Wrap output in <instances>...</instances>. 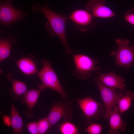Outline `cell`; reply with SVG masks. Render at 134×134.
<instances>
[{"instance_id": "6da1fadb", "label": "cell", "mask_w": 134, "mask_h": 134, "mask_svg": "<svg viewBox=\"0 0 134 134\" xmlns=\"http://www.w3.org/2000/svg\"><path fill=\"white\" fill-rule=\"evenodd\" d=\"M47 2L43 6L36 3L32 5L31 7L34 12L39 10L43 13L48 21L45 26L50 35L52 36L57 35L60 40L66 53L67 54L72 53V50L67 44L66 34L65 25L68 17L54 12L49 8Z\"/></svg>"}, {"instance_id": "7a4b0ae2", "label": "cell", "mask_w": 134, "mask_h": 134, "mask_svg": "<svg viewBox=\"0 0 134 134\" xmlns=\"http://www.w3.org/2000/svg\"><path fill=\"white\" fill-rule=\"evenodd\" d=\"M43 67L37 75L42 82L38 86V89L41 91L46 88L51 89L58 93L64 101H67L68 93L65 91L60 83L57 76L52 68L49 61L43 60Z\"/></svg>"}, {"instance_id": "3957f363", "label": "cell", "mask_w": 134, "mask_h": 134, "mask_svg": "<svg viewBox=\"0 0 134 134\" xmlns=\"http://www.w3.org/2000/svg\"><path fill=\"white\" fill-rule=\"evenodd\" d=\"M73 53L75 67L72 72L73 76L79 79L85 80L93 72L97 74L100 73V68L97 66L99 61L98 58H91L83 54Z\"/></svg>"}, {"instance_id": "277c9868", "label": "cell", "mask_w": 134, "mask_h": 134, "mask_svg": "<svg viewBox=\"0 0 134 134\" xmlns=\"http://www.w3.org/2000/svg\"><path fill=\"white\" fill-rule=\"evenodd\" d=\"M115 42L117 50L111 51L110 55L115 58V66L124 67L126 70L131 67L134 62V44L129 46L130 41L122 38H117Z\"/></svg>"}, {"instance_id": "5b68a950", "label": "cell", "mask_w": 134, "mask_h": 134, "mask_svg": "<svg viewBox=\"0 0 134 134\" xmlns=\"http://www.w3.org/2000/svg\"><path fill=\"white\" fill-rule=\"evenodd\" d=\"M76 101L84 115L85 119L84 124L86 127L93 123L91 121L92 118L99 120L105 113L102 104L90 97H87L82 99H76Z\"/></svg>"}, {"instance_id": "8992f818", "label": "cell", "mask_w": 134, "mask_h": 134, "mask_svg": "<svg viewBox=\"0 0 134 134\" xmlns=\"http://www.w3.org/2000/svg\"><path fill=\"white\" fill-rule=\"evenodd\" d=\"M94 79L99 90L103 103L105 111L104 119H109L113 108L124 94L123 92L117 93L116 89L106 86L94 78Z\"/></svg>"}, {"instance_id": "52a82bcc", "label": "cell", "mask_w": 134, "mask_h": 134, "mask_svg": "<svg viewBox=\"0 0 134 134\" xmlns=\"http://www.w3.org/2000/svg\"><path fill=\"white\" fill-rule=\"evenodd\" d=\"M72 104L70 101H61L53 105L47 116L50 124V129L62 119L66 121H70L72 120L73 117Z\"/></svg>"}, {"instance_id": "ba28073f", "label": "cell", "mask_w": 134, "mask_h": 134, "mask_svg": "<svg viewBox=\"0 0 134 134\" xmlns=\"http://www.w3.org/2000/svg\"><path fill=\"white\" fill-rule=\"evenodd\" d=\"M12 0H4L0 2V22L4 26H9L17 21L24 19L26 14L20 9L14 7Z\"/></svg>"}, {"instance_id": "9c48e42d", "label": "cell", "mask_w": 134, "mask_h": 134, "mask_svg": "<svg viewBox=\"0 0 134 134\" xmlns=\"http://www.w3.org/2000/svg\"><path fill=\"white\" fill-rule=\"evenodd\" d=\"M94 17L87 10L77 9L74 11L68 17L73 23L75 27L80 32L92 31L96 24L94 20Z\"/></svg>"}, {"instance_id": "30bf717a", "label": "cell", "mask_w": 134, "mask_h": 134, "mask_svg": "<svg viewBox=\"0 0 134 134\" xmlns=\"http://www.w3.org/2000/svg\"><path fill=\"white\" fill-rule=\"evenodd\" d=\"M105 3V0H89L86 8L94 17L107 18L116 16Z\"/></svg>"}, {"instance_id": "8fae6325", "label": "cell", "mask_w": 134, "mask_h": 134, "mask_svg": "<svg viewBox=\"0 0 134 134\" xmlns=\"http://www.w3.org/2000/svg\"><path fill=\"white\" fill-rule=\"evenodd\" d=\"M118 106L116 105L112 109L109 117L108 134H118L120 131L123 133L126 131L127 124L123 121Z\"/></svg>"}, {"instance_id": "7c38bea8", "label": "cell", "mask_w": 134, "mask_h": 134, "mask_svg": "<svg viewBox=\"0 0 134 134\" xmlns=\"http://www.w3.org/2000/svg\"><path fill=\"white\" fill-rule=\"evenodd\" d=\"M97 79L105 85L111 88L124 90L126 86L125 79L112 71L106 74L101 73Z\"/></svg>"}, {"instance_id": "4fadbf2b", "label": "cell", "mask_w": 134, "mask_h": 134, "mask_svg": "<svg viewBox=\"0 0 134 134\" xmlns=\"http://www.w3.org/2000/svg\"><path fill=\"white\" fill-rule=\"evenodd\" d=\"M16 62L21 71L26 75H29L37 73V61L33 55L30 54L27 57H22Z\"/></svg>"}, {"instance_id": "5bb4252c", "label": "cell", "mask_w": 134, "mask_h": 134, "mask_svg": "<svg viewBox=\"0 0 134 134\" xmlns=\"http://www.w3.org/2000/svg\"><path fill=\"white\" fill-rule=\"evenodd\" d=\"M17 41L16 36L10 34L6 38L1 39L0 40V62L9 56L12 43Z\"/></svg>"}, {"instance_id": "9a60e30c", "label": "cell", "mask_w": 134, "mask_h": 134, "mask_svg": "<svg viewBox=\"0 0 134 134\" xmlns=\"http://www.w3.org/2000/svg\"><path fill=\"white\" fill-rule=\"evenodd\" d=\"M41 91L39 89H32L27 91L24 94L22 101L26 104L28 109L29 115L30 116H32L31 114L33 109L37 102Z\"/></svg>"}, {"instance_id": "2e32d148", "label": "cell", "mask_w": 134, "mask_h": 134, "mask_svg": "<svg viewBox=\"0 0 134 134\" xmlns=\"http://www.w3.org/2000/svg\"><path fill=\"white\" fill-rule=\"evenodd\" d=\"M11 119L14 134L23 133V123L22 118L13 103L11 107Z\"/></svg>"}, {"instance_id": "e0dca14e", "label": "cell", "mask_w": 134, "mask_h": 134, "mask_svg": "<svg viewBox=\"0 0 134 134\" xmlns=\"http://www.w3.org/2000/svg\"><path fill=\"white\" fill-rule=\"evenodd\" d=\"M134 99V93L129 91H126L119 100L118 107L120 114H122L129 109L132 100Z\"/></svg>"}, {"instance_id": "ac0fdd59", "label": "cell", "mask_w": 134, "mask_h": 134, "mask_svg": "<svg viewBox=\"0 0 134 134\" xmlns=\"http://www.w3.org/2000/svg\"><path fill=\"white\" fill-rule=\"evenodd\" d=\"M7 76L8 80L12 82L13 90L16 95L19 96L27 91V86L24 83L14 79V76L11 73L8 74Z\"/></svg>"}, {"instance_id": "d6986e66", "label": "cell", "mask_w": 134, "mask_h": 134, "mask_svg": "<svg viewBox=\"0 0 134 134\" xmlns=\"http://www.w3.org/2000/svg\"><path fill=\"white\" fill-rule=\"evenodd\" d=\"M59 130L62 134H79L77 128L69 121H66L60 126Z\"/></svg>"}, {"instance_id": "ffe728a7", "label": "cell", "mask_w": 134, "mask_h": 134, "mask_svg": "<svg viewBox=\"0 0 134 134\" xmlns=\"http://www.w3.org/2000/svg\"><path fill=\"white\" fill-rule=\"evenodd\" d=\"M84 131L90 134H100L103 129L101 124L92 123L87 127Z\"/></svg>"}, {"instance_id": "44dd1931", "label": "cell", "mask_w": 134, "mask_h": 134, "mask_svg": "<svg viewBox=\"0 0 134 134\" xmlns=\"http://www.w3.org/2000/svg\"><path fill=\"white\" fill-rule=\"evenodd\" d=\"M38 134H44L50 129V124L47 117L41 120L38 123Z\"/></svg>"}, {"instance_id": "7402d4cb", "label": "cell", "mask_w": 134, "mask_h": 134, "mask_svg": "<svg viewBox=\"0 0 134 134\" xmlns=\"http://www.w3.org/2000/svg\"><path fill=\"white\" fill-rule=\"evenodd\" d=\"M124 18L128 22L134 25V7L125 12Z\"/></svg>"}, {"instance_id": "603a6c76", "label": "cell", "mask_w": 134, "mask_h": 134, "mask_svg": "<svg viewBox=\"0 0 134 134\" xmlns=\"http://www.w3.org/2000/svg\"><path fill=\"white\" fill-rule=\"evenodd\" d=\"M27 128L29 132L32 134H38L37 123L33 122L29 123L27 126Z\"/></svg>"}, {"instance_id": "cb8c5ba5", "label": "cell", "mask_w": 134, "mask_h": 134, "mask_svg": "<svg viewBox=\"0 0 134 134\" xmlns=\"http://www.w3.org/2000/svg\"><path fill=\"white\" fill-rule=\"evenodd\" d=\"M3 120L4 124L8 127H12L11 118L8 116L5 115L3 116Z\"/></svg>"}]
</instances>
